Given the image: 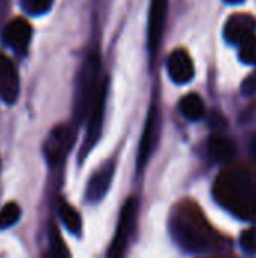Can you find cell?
Returning <instances> with one entry per match:
<instances>
[{
    "label": "cell",
    "mask_w": 256,
    "mask_h": 258,
    "mask_svg": "<svg viewBox=\"0 0 256 258\" xmlns=\"http://www.w3.org/2000/svg\"><path fill=\"white\" fill-rule=\"evenodd\" d=\"M214 197L234 216L256 219V174L249 168L231 166L222 171L214 183Z\"/></svg>",
    "instance_id": "cell-1"
},
{
    "label": "cell",
    "mask_w": 256,
    "mask_h": 258,
    "mask_svg": "<svg viewBox=\"0 0 256 258\" xmlns=\"http://www.w3.org/2000/svg\"><path fill=\"white\" fill-rule=\"evenodd\" d=\"M170 233L175 243L189 254H204L222 243L220 234L192 204H181L170 216Z\"/></svg>",
    "instance_id": "cell-2"
},
{
    "label": "cell",
    "mask_w": 256,
    "mask_h": 258,
    "mask_svg": "<svg viewBox=\"0 0 256 258\" xmlns=\"http://www.w3.org/2000/svg\"><path fill=\"white\" fill-rule=\"evenodd\" d=\"M101 82L103 80H100V57L97 54H91L84 59L75 82L74 116L78 122L88 118Z\"/></svg>",
    "instance_id": "cell-3"
},
{
    "label": "cell",
    "mask_w": 256,
    "mask_h": 258,
    "mask_svg": "<svg viewBox=\"0 0 256 258\" xmlns=\"http://www.w3.org/2000/svg\"><path fill=\"white\" fill-rule=\"evenodd\" d=\"M136 216H137V201L136 200H128L119 215V222H118V228L115 233V237L110 243L107 258H122L130 234L133 231L134 222H136Z\"/></svg>",
    "instance_id": "cell-4"
},
{
    "label": "cell",
    "mask_w": 256,
    "mask_h": 258,
    "mask_svg": "<svg viewBox=\"0 0 256 258\" xmlns=\"http://www.w3.org/2000/svg\"><path fill=\"white\" fill-rule=\"evenodd\" d=\"M106 100H107V79H104L100 85L98 94L92 103V107L88 115V130H86V138L83 144V151L81 154H88L97 141L100 139L101 128H103V121H104V109H106Z\"/></svg>",
    "instance_id": "cell-5"
},
{
    "label": "cell",
    "mask_w": 256,
    "mask_h": 258,
    "mask_svg": "<svg viewBox=\"0 0 256 258\" xmlns=\"http://www.w3.org/2000/svg\"><path fill=\"white\" fill-rule=\"evenodd\" d=\"M74 142V132L68 125H57L48 135L44 144V154L50 165L60 163Z\"/></svg>",
    "instance_id": "cell-6"
},
{
    "label": "cell",
    "mask_w": 256,
    "mask_h": 258,
    "mask_svg": "<svg viewBox=\"0 0 256 258\" xmlns=\"http://www.w3.org/2000/svg\"><path fill=\"white\" fill-rule=\"evenodd\" d=\"M158 128H160V115L155 106H152L148 112L143 135L139 144V153H137V171L142 172V169L146 166L149 157L152 156L157 141H158Z\"/></svg>",
    "instance_id": "cell-7"
},
{
    "label": "cell",
    "mask_w": 256,
    "mask_h": 258,
    "mask_svg": "<svg viewBox=\"0 0 256 258\" xmlns=\"http://www.w3.org/2000/svg\"><path fill=\"white\" fill-rule=\"evenodd\" d=\"M167 0H151L149 6V18H148V47L149 51L154 53L161 41L166 15H167Z\"/></svg>",
    "instance_id": "cell-8"
},
{
    "label": "cell",
    "mask_w": 256,
    "mask_h": 258,
    "mask_svg": "<svg viewBox=\"0 0 256 258\" xmlns=\"http://www.w3.org/2000/svg\"><path fill=\"white\" fill-rule=\"evenodd\" d=\"M20 94V79L12 60L0 53V98L14 103Z\"/></svg>",
    "instance_id": "cell-9"
},
{
    "label": "cell",
    "mask_w": 256,
    "mask_h": 258,
    "mask_svg": "<svg viewBox=\"0 0 256 258\" xmlns=\"http://www.w3.org/2000/svg\"><path fill=\"white\" fill-rule=\"evenodd\" d=\"M167 73L175 83H189L195 76V67L190 54L183 48L172 51L167 59Z\"/></svg>",
    "instance_id": "cell-10"
},
{
    "label": "cell",
    "mask_w": 256,
    "mask_h": 258,
    "mask_svg": "<svg viewBox=\"0 0 256 258\" xmlns=\"http://www.w3.org/2000/svg\"><path fill=\"white\" fill-rule=\"evenodd\" d=\"M113 174H115L113 162H106L97 172H94L86 187V198L89 203H98L106 197L112 184Z\"/></svg>",
    "instance_id": "cell-11"
},
{
    "label": "cell",
    "mask_w": 256,
    "mask_h": 258,
    "mask_svg": "<svg viewBox=\"0 0 256 258\" xmlns=\"http://www.w3.org/2000/svg\"><path fill=\"white\" fill-rule=\"evenodd\" d=\"M32 27L24 18H14L3 32V41L18 53H24L29 47Z\"/></svg>",
    "instance_id": "cell-12"
},
{
    "label": "cell",
    "mask_w": 256,
    "mask_h": 258,
    "mask_svg": "<svg viewBox=\"0 0 256 258\" xmlns=\"http://www.w3.org/2000/svg\"><path fill=\"white\" fill-rule=\"evenodd\" d=\"M255 27L256 21L252 15L247 14L234 15L228 20L225 26V36L229 42L240 45L247 38L255 35Z\"/></svg>",
    "instance_id": "cell-13"
},
{
    "label": "cell",
    "mask_w": 256,
    "mask_h": 258,
    "mask_svg": "<svg viewBox=\"0 0 256 258\" xmlns=\"http://www.w3.org/2000/svg\"><path fill=\"white\" fill-rule=\"evenodd\" d=\"M208 154L217 163H228L235 154L234 142L220 135L213 136L208 142Z\"/></svg>",
    "instance_id": "cell-14"
},
{
    "label": "cell",
    "mask_w": 256,
    "mask_h": 258,
    "mask_svg": "<svg viewBox=\"0 0 256 258\" xmlns=\"http://www.w3.org/2000/svg\"><path fill=\"white\" fill-rule=\"evenodd\" d=\"M180 110L187 119L199 121L205 115V104L198 94H187L180 101Z\"/></svg>",
    "instance_id": "cell-15"
},
{
    "label": "cell",
    "mask_w": 256,
    "mask_h": 258,
    "mask_svg": "<svg viewBox=\"0 0 256 258\" xmlns=\"http://www.w3.org/2000/svg\"><path fill=\"white\" fill-rule=\"evenodd\" d=\"M59 215L60 219L63 222V225L66 227V230L72 234H78L81 231V218L77 213V210L69 206L68 203H60L59 206Z\"/></svg>",
    "instance_id": "cell-16"
},
{
    "label": "cell",
    "mask_w": 256,
    "mask_h": 258,
    "mask_svg": "<svg viewBox=\"0 0 256 258\" xmlns=\"http://www.w3.org/2000/svg\"><path fill=\"white\" fill-rule=\"evenodd\" d=\"M20 216H21V210L18 204L8 203L6 206H3V209L0 210V230H6L12 227L20 219Z\"/></svg>",
    "instance_id": "cell-17"
},
{
    "label": "cell",
    "mask_w": 256,
    "mask_h": 258,
    "mask_svg": "<svg viewBox=\"0 0 256 258\" xmlns=\"http://www.w3.org/2000/svg\"><path fill=\"white\" fill-rule=\"evenodd\" d=\"M53 5V0H21V8L30 15H42Z\"/></svg>",
    "instance_id": "cell-18"
},
{
    "label": "cell",
    "mask_w": 256,
    "mask_h": 258,
    "mask_svg": "<svg viewBox=\"0 0 256 258\" xmlns=\"http://www.w3.org/2000/svg\"><path fill=\"white\" fill-rule=\"evenodd\" d=\"M240 59L247 63V65H253L256 63V36L247 38L244 42H241L240 45Z\"/></svg>",
    "instance_id": "cell-19"
},
{
    "label": "cell",
    "mask_w": 256,
    "mask_h": 258,
    "mask_svg": "<svg viewBox=\"0 0 256 258\" xmlns=\"http://www.w3.org/2000/svg\"><path fill=\"white\" fill-rule=\"evenodd\" d=\"M240 243L241 248L246 254L249 255H255L256 254V227H252L246 231H243L241 237H240Z\"/></svg>",
    "instance_id": "cell-20"
},
{
    "label": "cell",
    "mask_w": 256,
    "mask_h": 258,
    "mask_svg": "<svg viewBox=\"0 0 256 258\" xmlns=\"http://www.w3.org/2000/svg\"><path fill=\"white\" fill-rule=\"evenodd\" d=\"M53 252H54L53 258H66L65 249H63V243L59 239V234L57 233L53 234Z\"/></svg>",
    "instance_id": "cell-21"
},
{
    "label": "cell",
    "mask_w": 256,
    "mask_h": 258,
    "mask_svg": "<svg viewBox=\"0 0 256 258\" xmlns=\"http://www.w3.org/2000/svg\"><path fill=\"white\" fill-rule=\"evenodd\" d=\"M255 91H256V74H252V76H249V77L243 82V85H241V92H243V94H246V95H252Z\"/></svg>",
    "instance_id": "cell-22"
},
{
    "label": "cell",
    "mask_w": 256,
    "mask_h": 258,
    "mask_svg": "<svg viewBox=\"0 0 256 258\" xmlns=\"http://www.w3.org/2000/svg\"><path fill=\"white\" fill-rule=\"evenodd\" d=\"M250 154H252L253 160L256 162V135L252 138V141H250Z\"/></svg>",
    "instance_id": "cell-23"
},
{
    "label": "cell",
    "mask_w": 256,
    "mask_h": 258,
    "mask_svg": "<svg viewBox=\"0 0 256 258\" xmlns=\"http://www.w3.org/2000/svg\"><path fill=\"white\" fill-rule=\"evenodd\" d=\"M228 3H240V2H243V0H226Z\"/></svg>",
    "instance_id": "cell-24"
},
{
    "label": "cell",
    "mask_w": 256,
    "mask_h": 258,
    "mask_svg": "<svg viewBox=\"0 0 256 258\" xmlns=\"http://www.w3.org/2000/svg\"><path fill=\"white\" fill-rule=\"evenodd\" d=\"M210 258H231V257H223V255H220V257H210Z\"/></svg>",
    "instance_id": "cell-25"
}]
</instances>
